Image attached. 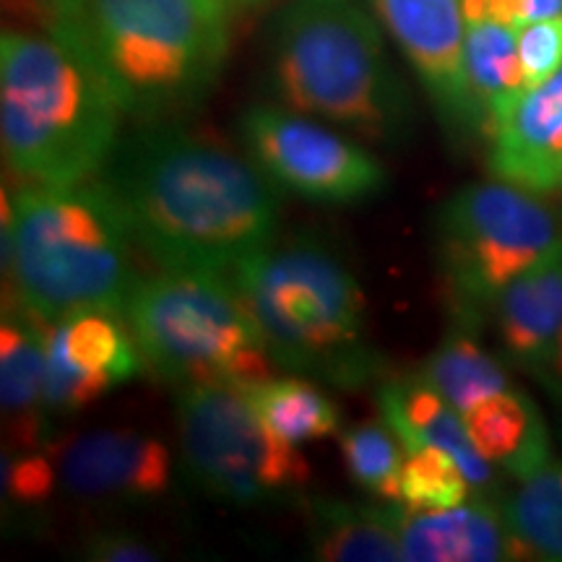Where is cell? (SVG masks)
<instances>
[{
  "label": "cell",
  "mask_w": 562,
  "mask_h": 562,
  "mask_svg": "<svg viewBox=\"0 0 562 562\" xmlns=\"http://www.w3.org/2000/svg\"><path fill=\"white\" fill-rule=\"evenodd\" d=\"M58 467L47 446L16 448L3 456V501H11V510L32 513L45 510L58 487Z\"/></svg>",
  "instance_id": "27"
},
{
  "label": "cell",
  "mask_w": 562,
  "mask_h": 562,
  "mask_svg": "<svg viewBox=\"0 0 562 562\" xmlns=\"http://www.w3.org/2000/svg\"><path fill=\"white\" fill-rule=\"evenodd\" d=\"M47 331L50 323L19 302H5L0 323V406L11 438L9 451L53 440V422L45 412Z\"/></svg>",
  "instance_id": "17"
},
{
  "label": "cell",
  "mask_w": 562,
  "mask_h": 562,
  "mask_svg": "<svg viewBox=\"0 0 562 562\" xmlns=\"http://www.w3.org/2000/svg\"><path fill=\"white\" fill-rule=\"evenodd\" d=\"M266 425L284 440L315 442L341 432L339 409L311 378H266L243 385Z\"/></svg>",
  "instance_id": "23"
},
{
  "label": "cell",
  "mask_w": 562,
  "mask_h": 562,
  "mask_svg": "<svg viewBox=\"0 0 562 562\" xmlns=\"http://www.w3.org/2000/svg\"><path fill=\"white\" fill-rule=\"evenodd\" d=\"M339 448L344 467L357 487L383 503H398L406 448L383 422H364L341 430Z\"/></svg>",
  "instance_id": "25"
},
{
  "label": "cell",
  "mask_w": 562,
  "mask_h": 562,
  "mask_svg": "<svg viewBox=\"0 0 562 562\" xmlns=\"http://www.w3.org/2000/svg\"><path fill=\"white\" fill-rule=\"evenodd\" d=\"M476 495L459 461L442 448H406L398 484V505L406 510H440L472 501Z\"/></svg>",
  "instance_id": "26"
},
{
  "label": "cell",
  "mask_w": 562,
  "mask_h": 562,
  "mask_svg": "<svg viewBox=\"0 0 562 562\" xmlns=\"http://www.w3.org/2000/svg\"><path fill=\"white\" fill-rule=\"evenodd\" d=\"M277 368L344 391L381 381L364 294L339 258L297 237L271 245L229 271Z\"/></svg>",
  "instance_id": "5"
},
{
  "label": "cell",
  "mask_w": 562,
  "mask_h": 562,
  "mask_svg": "<svg viewBox=\"0 0 562 562\" xmlns=\"http://www.w3.org/2000/svg\"><path fill=\"white\" fill-rule=\"evenodd\" d=\"M518 58L526 89L552 79L562 68V16L524 24L518 30Z\"/></svg>",
  "instance_id": "28"
},
{
  "label": "cell",
  "mask_w": 562,
  "mask_h": 562,
  "mask_svg": "<svg viewBox=\"0 0 562 562\" xmlns=\"http://www.w3.org/2000/svg\"><path fill=\"white\" fill-rule=\"evenodd\" d=\"M83 558L94 562H154L159 552L125 531H94L83 542Z\"/></svg>",
  "instance_id": "29"
},
{
  "label": "cell",
  "mask_w": 562,
  "mask_h": 562,
  "mask_svg": "<svg viewBox=\"0 0 562 562\" xmlns=\"http://www.w3.org/2000/svg\"><path fill=\"white\" fill-rule=\"evenodd\" d=\"M123 318L146 368L180 385H250L273 360L227 273L161 269L136 279Z\"/></svg>",
  "instance_id": "7"
},
{
  "label": "cell",
  "mask_w": 562,
  "mask_h": 562,
  "mask_svg": "<svg viewBox=\"0 0 562 562\" xmlns=\"http://www.w3.org/2000/svg\"><path fill=\"white\" fill-rule=\"evenodd\" d=\"M100 178L159 269L229 273L277 240L279 201L252 161L172 125L117 144Z\"/></svg>",
  "instance_id": "1"
},
{
  "label": "cell",
  "mask_w": 562,
  "mask_h": 562,
  "mask_svg": "<svg viewBox=\"0 0 562 562\" xmlns=\"http://www.w3.org/2000/svg\"><path fill=\"white\" fill-rule=\"evenodd\" d=\"M70 0H3L5 13L26 30L50 32Z\"/></svg>",
  "instance_id": "30"
},
{
  "label": "cell",
  "mask_w": 562,
  "mask_h": 562,
  "mask_svg": "<svg viewBox=\"0 0 562 562\" xmlns=\"http://www.w3.org/2000/svg\"><path fill=\"white\" fill-rule=\"evenodd\" d=\"M419 375L461 414L484 398L510 389V375L474 336V328L453 326L438 349L422 362Z\"/></svg>",
  "instance_id": "22"
},
{
  "label": "cell",
  "mask_w": 562,
  "mask_h": 562,
  "mask_svg": "<svg viewBox=\"0 0 562 562\" xmlns=\"http://www.w3.org/2000/svg\"><path fill=\"white\" fill-rule=\"evenodd\" d=\"M125 117L157 125L193 110L229 53L224 0H70L53 24Z\"/></svg>",
  "instance_id": "2"
},
{
  "label": "cell",
  "mask_w": 562,
  "mask_h": 562,
  "mask_svg": "<svg viewBox=\"0 0 562 562\" xmlns=\"http://www.w3.org/2000/svg\"><path fill=\"white\" fill-rule=\"evenodd\" d=\"M492 318L505 357L537 375L562 331V245L513 281Z\"/></svg>",
  "instance_id": "18"
},
{
  "label": "cell",
  "mask_w": 562,
  "mask_h": 562,
  "mask_svg": "<svg viewBox=\"0 0 562 562\" xmlns=\"http://www.w3.org/2000/svg\"><path fill=\"white\" fill-rule=\"evenodd\" d=\"M252 165L273 188L315 203H360L385 188V167L364 146L294 110L258 104L240 121Z\"/></svg>",
  "instance_id": "10"
},
{
  "label": "cell",
  "mask_w": 562,
  "mask_h": 562,
  "mask_svg": "<svg viewBox=\"0 0 562 562\" xmlns=\"http://www.w3.org/2000/svg\"><path fill=\"white\" fill-rule=\"evenodd\" d=\"M123 110L66 42L45 32L0 37L3 161L24 186H68L102 175L115 154Z\"/></svg>",
  "instance_id": "4"
},
{
  "label": "cell",
  "mask_w": 562,
  "mask_h": 562,
  "mask_svg": "<svg viewBox=\"0 0 562 562\" xmlns=\"http://www.w3.org/2000/svg\"><path fill=\"white\" fill-rule=\"evenodd\" d=\"M490 172L537 195L562 191V68L510 102L490 131Z\"/></svg>",
  "instance_id": "15"
},
{
  "label": "cell",
  "mask_w": 562,
  "mask_h": 562,
  "mask_svg": "<svg viewBox=\"0 0 562 562\" xmlns=\"http://www.w3.org/2000/svg\"><path fill=\"white\" fill-rule=\"evenodd\" d=\"M562 245L542 195L503 180L461 188L435 216V252L456 326L480 328L521 273Z\"/></svg>",
  "instance_id": "8"
},
{
  "label": "cell",
  "mask_w": 562,
  "mask_h": 562,
  "mask_svg": "<svg viewBox=\"0 0 562 562\" xmlns=\"http://www.w3.org/2000/svg\"><path fill=\"white\" fill-rule=\"evenodd\" d=\"M271 81L290 110L357 136L409 133V97L375 19L357 0H292L273 26Z\"/></svg>",
  "instance_id": "6"
},
{
  "label": "cell",
  "mask_w": 562,
  "mask_h": 562,
  "mask_svg": "<svg viewBox=\"0 0 562 562\" xmlns=\"http://www.w3.org/2000/svg\"><path fill=\"white\" fill-rule=\"evenodd\" d=\"M60 487L81 501L151 503L172 487V453L154 435L94 430L47 442Z\"/></svg>",
  "instance_id": "12"
},
{
  "label": "cell",
  "mask_w": 562,
  "mask_h": 562,
  "mask_svg": "<svg viewBox=\"0 0 562 562\" xmlns=\"http://www.w3.org/2000/svg\"><path fill=\"white\" fill-rule=\"evenodd\" d=\"M503 513L533 558L562 562V459L518 482Z\"/></svg>",
  "instance_id": "24"
},
{
  "label": "cell",
  "mask_w": 562,
  "mask_h": 562,
  "mask_svg": "<svg viewBox=\"0 0 562 562\" xmlns=\"http://www.w3.org/2000/svg\"><path fill=\"white\" fill-rule=\"evenodd\" d=\"M138 344L123 313L79 311L50 323L47 331V417H74L104 393L144 370Z\"/></svg>",
  "instance_id": "11"
},
{
  "label": "cell",
  "mask_w": 562,
  "mask_h": 562,
  "mask_svg": "<svg viewBox=\"0 0 562 562\" xmlns=\"http://www.w3.org/2000/svg\"><path fill=\"white\" fill-rule=\"evenodd\" d=\"M311 552L323 562H404L389 503L357 505L311 497L305 501Z\"/></svg>",
  "instance_id": "20"
},
{
  "label": "cell",
  "mask_w": 562,
  "mask_h": 562,
  "mask_svg": "<svg viewBox=\"0 0 562 562\" xmlns=\"http://www.w3.org/2000/svg\"><path fill=\"white\" fill-rule=\"evenodd\" d=\"M521 9V26L531 21H542L552 16H562V0H518Z\"/></svg>",
  "instance_id": "32"
},
{
  "label": "cell",
  "mask_w": 562,
  "mask_h": 562,
  "mask_svg": "<svg viewBox=\"0 0 562 562\" xmlns=\"http://www.w3.org/2000/svg\"><path fill=\"white\" fill-rule=\"evenodd\" d=\"M375 404L381 422L404 442V448H442L459 461L476 495L490 497V492H495L497 469L476 451L463 414L453 409L419 372L378 383Z\"/></svg>",
  "instance_id": "16"
},
{
  "label": "cell",
  "mask_w": 562,
  "mask_h": 562,
  "mask_svg": "<svg viewBox=\"0 0 562 562\" xmlns=\"http://www.w3.org/2000/svg\"><path fill=\"white\" fill-rule=\"evenodd\" d=\"M448 128H476L463 70L461 0H370Z\"/></svg>",
  "instance_id": "13"
},
{
  "label": "cell",
  "mask_w": 562,
  "mask_h": 562,
  "mask_svg": "<svg viewBox=\"0 0 562 562\" xmlns=\"http://www.w3.org/2000/svg\"><path fill=\"white\" fill-rule=\"evenodd\" d=\"M404 562H510L533 554L505 518L503 505L474 495L440 510H406L389 503Z\"/></svg>",
  "instance_id": "14"
},
{
  "label": "cell",
  "mask_w": 562,
  "mask_h": 562,
  "mask_svg": "<svg viewBox=\"0 0 562 562\" xmlns=\"http://www.w3.org/2000/svg\"><path fill=\"white\" fill-rule=\"evenodd\" d=\"M175 417L188 472L214 501L261 508L305 497L311 463L266 425L240 385H186Z\"/></svg>",
  "instance_id": "9"
},
{
  "label": "cell",
  "mask_w": 562,
  "mask_h": 562,
  "mask_svg": "<svg viewBox=\"0 0 562 562\" xmlns=\"http://www.w3.org/2000/svg\"><path fill=\"white\" fill-rule=\"evenodd\" d=\"M133 235L100 175L3 193V273L13 302L55 323L79 311L123 313L136 284Z\"/></svg>",
  "instance_id": "3"
},
{
  "label": "cell",
  "mask_w": 562,
  "mask_h": 562,
  "mask_svg": "<svg viewBox=\"0 0 562 562\" xmlns=\"http://www.w3.org/2000/svg\"><path fill=\"white\" fill-rule=\"evenodd\" d=\"M533 378H537L539 383H544L554 396L562 398V331L558 339H554L550 355H547L544 364L539 368V372Z\"/></svg>",
  "instance_id": "31"
},
{
  "label": "cell",
  "mask_w": 562,
  "mask_h": 562,
  "mask_svg": "<svg viewBox=\"0 0 562 562\" xmlns=\"http://www.w3.org/2000/svg\"><path fill=\"white\" fill-rule=\"evenodd\" d=\"M463 70H467L476 131H484L490 136L497 117L526 91L516 26L492 19L467 21Z\"/></svg>",
  "instance_id": "21"
},
{
  "label": "cell",
  "mask_w": 562,
  "mask_h": 562,
  "mask_svg": "<svg viewBox=\"0 0 562 562\" xmlns=\"http://www.w3.org/2000/svg\"><path fill=\"white\" fill-rule=\"evenodd\" d=\"M463 422L476 451L516 482L529 480L554 459L542 412L529 393L513 385L463 412Z\"/></svg>",
  "instance_id": "19"
},
{
  "label": "cell",
  "mask_w": 562,
  "mask_h": 562,
  "mask_svg": "<svg viewBox=\"0 0 562 562\" xmlns=\"http://www.w3.org/2000/svg\"><path fill=\"white\" fill-rule=\"evenodd\" d=\"M224 3H227L232 11V9H248V5H258V3H263V0H224Z\"/></svg>",
  "instance_id": "33"
}]
</instances>
